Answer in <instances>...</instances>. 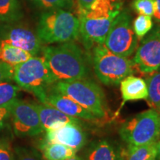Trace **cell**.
I'll use <instances>...</instances> for the list:
<instances>
[{
    "label": "cell",
    "mask_w": 160,
    "mask_h": 160,
    "mask_svg": "<svg viewBox=\"0 0 160 160\" xmlns=\"http://www.w3.org/2000/svg\"><path fill=\"white\" fill-rule=\"evenodd\" d=\"M42 53L54 83L88 77L89 56L74 42L43 46Z\"/></svg>",
    "instance_id": "obj_1"
},
{
    "label": "cell",
    "mask_w": 160,
    "mask_h": 160,
    "mask_svg": "<svg viewBox=\"0 0 160 160\" xmlns=\"http://www.w3.org/2000/svg\"><path fill=\"white\" fill-rule=\"evenodd\" d=\"M122 5V0H96L88 11L79 16V38L87 51L96 45L104 44Z\"/></svg>",
    "instance_id": "obj_2"
},
{
    "label": "cell",
    "mask_w": 160,
    "mask_h": 160,
    "mask_svg": "<svg viewBox=\"0 0 160 160\" xmlns=\"http://www.w3.org/2000/svg\"><path fill=\"white\" fill-rule=\"evenodd\" d=\"M79 19L64 9L43 12L38 22L37 33L43 44L74 42L79 38Z\"/></svg>",
    "instance_id": "obj_3"
},
{
    "label": "cell",
    "mask_w": 160,
    "mask_h": 160,
    "mask_svg": "<svg viewBox=\"0 0 160 160\" xmlns=\"http://www.w3.org/2000/svg\"><path fill=\"white\" fill-rule=\"evenodd\" d=\"M51 88L74 100L99 119L107 115L105 93L93 80L88 78L62 80L56 82Z\"/></svg>",
    "instance_id": "obj_4"
},
{
    "label": "cell",
    "mask_w": 160,
    "mask_h": 160,
    "mask_svg": "<svg viewBox=\"0 0 160 160\" xmlns=\"http://www.w3.org/2000/svg\"><path fill=\"white\" fill-rule=\"evenodd\" d=\"M91 58L95 74L105 85L117 86L126 77L134 73L132 60L113 53L104 44L93 46Z\"/></svg>",
    "instance_id": "obj_5"
},
{
    "label": "cell",
    "mask_w": 160,
    "mask_h": 160,
    "mask_svg": "<svg viewBox=\"0 0 160 160\" xmlns=\"http://www.w3.org/2000/svg\"><path fill=\"white\" fill-rule=\"evenodd\" d=\"M13 80L18 86L33 93L39 102L54 84L43 57H32L13 67Z\"/></svg>",
    "instance_id": "obj_6"
},
{
    "label": "cell",
    "mask_w": 160,
    "mask_h": 160,
    "mask_svg": "<svg viewBox=\"0 0 160 160\" xmlns=\"http://www.w3.org/2000/svg\"><path fill=\"white\" fill-rule=\"evenodd\" d=\"M160 113L150 108L128 119L120 126L119 134L128 145H142L158 141Z\"/></svg>",
    "instance_id": "obj_7"
},
{
    "label": "cell",
    "mask_w": 160,
    "mask_h": 160,
    "mask_svg": "<svg viewBox=\"0 0 160 160\" xmlns=\"http://www.w3.org/2000/svg\"><path fill=\"white\" fill-rule=\"evenodd\" d=\"M137 42L131 16L127 10H122L113 20L104 45L116 54L129 58L137 50Z\"/></svg>",
    "instance_id": "obj_8"
},
{
    "label": "cell",
    "mask_w": 160,
    "mask_h": 160,
    "mask_svg": "<svg viewBox=\"0 0 160 160\" xmlns=\"http://www.w3.org/2000/svg\"><path fill=\"white\" fill-rule=\"evenodd\" d=\"M10 117L17 137H35L44 131L34 102L17 98L10 105Z\"/></svg>",
    "instance_id": "obj_9"
},
{
    "label": "cell",
    "mask_w": 160,
    "mask_h": 160,
    "mask_svg": "<svg viewBox=\"0 0 160 160\" xmlns=\"http://www.w3.org/2000/svg\"><path fill=\"white\" fill-rule=\"evenodd\" d=\"M135 68L145 74L157 71L160 67V25L144 37L132 59Z\"/></svg>",
    "instance_id": "obj_10"
},
{
    "label": "cell",
    "mask_w": 160,
    "mask_h": 160,
    "mask_svg": "<svg viewBox=\"0 0 160 160\" xmlns=\"http://www.w3.org/2000/svg\"><path fill=\"white\" fill-rule=\"evenodd\" d=\"M14 23L0 26V42L19 48L33 57L41 53L44 45L37 33L28 26Z\"/></svg>",
    "instance_id": "obj_11"
},
{
    "label": "cell",
    "mask_w": 160,
    "mask_h": 160,
    "mask_svg": "<svg viewBox=\"0 0 160 160\" xmlns=\"http://www.w3.org/2000/svg\"><path fill=\"white\" fill-rule=\"evenodd\" d=\"M51 87L40 102L53 106L70 117L89 122H96L99 120L97 117L76 102L74 100L54 91Z\"/></svg>",
    "instance_id": "obj_12"
},
{
    "label": "cell",
    "mask_w": 160,
    "mask_h": 160,
    "mask_svg": "<svg viewBox=\"0 0 160 160\" xmlns=\"http://www.w3.org/2000/svg\"><path fill=\"white\" fill-rule=\"evenodd\" d=\"M45 140L62 144L78 151L87 145L88 137L82 125L68 124L57 129L46 131Z\"/></svg>",
    "instance_id": "obj_13"
},
{
    "label": "cell",
    "mask_w": 160,
    "mask_h": 160,
    "mask_svg": "<svg viewBox=\"0 0 160 160\" xmlns=\"http://www.w3.org/2000/svg\"><path fill=\"white\" fill-rule=\"evenodd\" d=\"M39 113L40 121L44 131L57 129L68 124H77L84 125L82 120L65 114L53 106L44 103L34 102Z\"/></svg>",
    "instance_id": "obj_14"
},
{
    "label": "cell",
    "mask_w": 160,
    "mask_h": 160,
    "mask_svg": "<svg viewBox=\"0 0 160 160\" xmlns=\"http://www.w3.org/2000/svg\"><path fill=\"white\" fill-rule=\"evenodd\" d=\"M120 91L123 104L128 101L147 99L148 91L146 81L142 78L133 74L126 77L120 82Z\"/></svg>",
    "instance_id": "obj_15"
},
{
    "label": "cell",
    "mask_w": 160,
    "mask_h": 160,
    "mask_svg": "<svg viewBox=\"0 0 160 160\" xmlns=\"http://www.w3.org/2000/svg\"><path fill=\"white\" fill-rule=\"evenodd\" d=\"M121 155L115 145L107 139L90 144L82 157V160H120Z\"/></svg>",
    "instance_id": "obj_16"
},
{
    "label": "cell",
    "mask_w": 160,
    "mask_h": 160,
    "mask_svg": "<svg viewBox=\"0 0 160 160\" xmlns=\"http://www.w3.org/2000/svg\"><path fill=\"white\" fill-rule=\"evenodd\" d=\"M45 160H65L76 156L77 151L62 144L44 140L39 146Z\"/></svg>",
    "instance_id": "obj_17"
},
{
    "label": "cell",
    "mask_w": 160,
    "mask_h": 160,
    "mask_svg": "<svg viewBox=\"0 0 160 160\" xmlns=\"http://www.w3.org/2000/svg\"><path fill=\"white\" fill-rule=\"evenodd\" d=\"M32 56L28 51L9 44L0 42V62L14 67L27 61Z\"/></svg>",
    "instance_id": "obj_18"
},
{
    "label": "cell",
    "mask_w": 160,
    "mask_h": 160,
    "mask_svg": "<svg viewBox=\"0 0 160 160\" xmlns=\"http://www.w3.org/2000/svg\"><path fill=\"white\" fill-rule=\"evenodd\" d=\"M23 16L19 0H0V22H17Z\"/></svg>",
    "instance_id": "obj_19"
},
{
    "label": "cell",
    "mask_w": 160,
    "mask_h": 160,
    "mask_svg": "<svg viewBox=\"0 0 160 160\" xmlns=\"http://www.w3.org/2000/svg\"><path fill=\"white\" fill-rule=\"evenodd\" d=\"M157 142L142 145H128L127 153L124 160H148L157 157Z\"/></svg>",
    "instance_id": "obj_20"
},
{
    "label": "cell",
    "mask_w": 160,
    "mask_h": 160,
    "mask_svg": "<svg viewBox=\"0 0 160 160\" xmlns=\"http://www.w3.org/2000/svg\"><path fill=\"white\" fill-rule=\"evenodd\" d=\"M145 81L148 91V104L151 108L160 113V71L151 73Z\"/></svg>",
    "instance_id": "obj_21"
},
{
    "label": "cell",
    "mask_w": 160,
    "mask_h": 160,
    "mask_svg": "<svg viewBox=\"0 0 160 160\" xmlns=\"http://www.w3.org/2000/svg\"><path fill=\"white\" fill-rule=\"evenodd\" d=\"M33 6L42 10H71L74 6V0H28Z\"/></svg>",
    "instance_id": "obj_22"
},
{
    "label": "cell",
    "mask_w": 160,
    "mask_h": 160,
    "mask_svg": "<svg viewBox=\"0 0 160 160\" xmlns=\"http://www.w3.org/2000/svg\"><path fill=\"white\" fill-rule=\"evenodd\" d=\"M153 26L152 17L146 15H139L133 22V31L139 39H143L151 31Z\"/></svg>",
    "instance_id": "obj_23"
},
{
    "label": "cell",
    "mask_w": 160,
    "mask_h": 160,
    "mask_svg": "<svg viewBox=\"0 0 160 160\" xmlns=\"http://www.w3.org/2000/svg\"><path fill=\"white\" fill-rule=\"evenodd\" d=\"M20 88L14 85L10 82H3L0 83V106L11 104L17 99Z\"/></svg>",
    "instance_id": "obj_24"
},
{
    "label": "cell",
    "mask_w": 160,
    "mask_h": 160,
    "mask_svg": "<svg viewBox=\"0 0 160 160\" xmlns=\"http://www.w3.org/2000/svg\"><path fill=\"white\" fill-rule=\"evenodd\" d=\"M131 8L139 15L153 17L156 9L155 0H133Z\"/></svg>",
    "instance_id": "obj_25"
},
{
    "label": "cell",
    "mask_w": 160,
    "mask_h": 160,
    "mask_svg": "<svg viewBox=\"0 0 160 160\" xmlns=\"http://www.w3.org/2000/svg\"><path fill=\"white\" fill-rule=\"evenodd\" d=\"M13 151L14 160H44L42 156L33 148L17 147Z\"/></svg>",
    "instance_id": "obj_26"
},
{
    "label": "cell",
    "mask_w": 160,
    "mask_h": 160,
    "mask_svg": "<svg viewBox=\"0 0 160 160\" xmlns=\"http://www.w3.org/2000/svg\"><path fill=\"white\" fill-rule=\"evenodd\" d=\"M13 67L0 62V83L13 80Z\"/></svg>",
    "instance_id": "obj_27"
},
{
    "label": "cell",
    "mask_w": 160,
    "mask_h": 160,
    "mask_svg": "<svg viewBox=\"0 0 160 160\" xmlns=\"http://www.w3.org/2000/svg\"><path fill=\"white\" fill-rule=\"evenodd\" d=\"M0 160H14V151L5 141H0Z\"/></svg>",
    "instance_id": "obj_28"
},
{
    "label": "cell",
    "mask_w": 160,
    "mask_h": 160,
    "mask_svg": "<svg viewBox=\"0 0 160 160\" xmlns=\"http://www.w3.org/2000/svg\"><path fill=\"white\" fill-rule=\"evenodd\" d=\"M10 105L0 106V131L5 127L6 120L10 117Z\"/></svg>",
    "instance_id": "obj_29"
},
{
    "label": "cell",
    "mask_w": 160,
    "mask_h": 160,
    "mask_svg": "<svg viewBox=\"0 0 160 160\" xmlns=\"http://www.w3.org/2000/svg\"><path fill=\"white\" fill-rule=\"evenodd\" d=\"M96 0H77L79 16L88 11Z\"/></svg>",
    "instance_id": "obj_30"
},
{
    "label": "cell",
    "mask_w": 160,
    "mask_h": 160,
    "mask_svg": "<svg viewBox=\"0 0 160 160\" xmlns=\"http://www.w3.org/2000/svg\"><path fill=\"white\" fill-rule=\"evenodd\" d=\"M156 1V9L153 13V18L155 21L160 25V0H155Z\"/></svg>",
    "instance_id": "obj_31"
},
{
    "label": "cell",
    "mask_w": 160,
    "mask_h": 160,
    "mask_svg": "<svg viewBox=\"0 0 160 160\" xmlns=\"http://www.w3.org/2000/svg\"><path fill=\"white\" fill-rule=\"evenodd\" d=\"M156 159L160 160V139L157 142V157Z\"/></svg>",
    "instance_id": "obj_32"
},
{
    "label": "cell",
    "mask_w": 160,
    "mask_h": 160,
    "mask_svg": "<svg viewBox=\"0 0 160 160\" xmlns=\"http://www.w3.org/2000/svg\"><path fill=\"white\" fill-rule=\"evenodd\" d=\"M44 160H45V159H44ZM65 160H82V159L81 157H77V156H74V157L69 158V159H65Z\"/></svg>",
    "instance_id": "obj_33"
},
{
    "label": "cell",
    "mask_w": 160,
    "mask_h": 160,
    "mask_svg": "<svg viewBox=\"0 0 160 160\" xmlns=\"http://www.w3.org/2000/svg\"><path fill=\"white\" fill-rule=\"evenodd\" d=\"M148 160H156V158H151V159H150Z\"/></svg>",
    "instance_id": "obj_34"
},
{
    "label": "cell",
    "mask_w": 160,
    "mask_h": 160,
    "mask_svg": "<svg viewBox=\"0 0 160 160\" xmlns=\"http://www.w3.org/2000/svg\"><path fill=\"white\" fill-rule=\"evenodd\" d=\"M120 160H124L122 156H121V157H120Z\"/></svg>",
    "instance_id": "obj_35"
},
{
    "label": "cell",
    "mask_w": 160,
    "mask_h": 160,
    "mask_svg": "<svg viewBox=\"0 0 160 160\" xmlns=\"http://www.w3.org/2000/svg\"><path fill=\"white\" fill-rule=\"evenodd\" d=\"M160 139V133H159V139H158V140H159Z\"/></svg>",
    "instance_id": "obj_36"
},
{
    "label": "cell",
    "mask_w": 160,
    "mask_h": 160,
    "mask_svg": "<svg viewBox=\"0 0 160 160\" xmlns=\"http://www.w3.org/2000/svg\"><path fill=\"white\" fill-rule=\"evenodd\" d=\"M160 71V67H159V68L158 69V71Z\"/></svg>",
    "instance_id": "obj_37"
}]
</instances>
